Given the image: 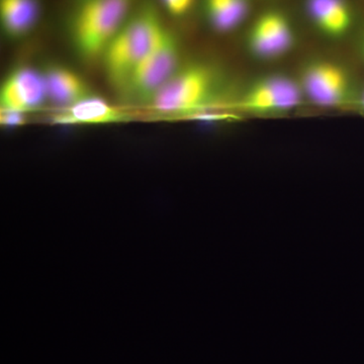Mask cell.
Masks as SVG:
<instances>
[{"mask_svg":"<svg viewBox=\"0 0 364 364\" xmlns=\"http://www.w3.org/2000/svg\"><path fill=\"white\" fill-rule=\"evenodd\" d=\"M166 26L152 0L136 4L107 46L100 63L112 88L121 93Z\"/></svg>","mask_w":364,"mask_h":364,"instance_id":"cell-1","label":"cell"},{"mask_svg":"<svg viewBox=\"0 0 364 364\" xmlns=\"http://www.w3.org/2000/svg\"><path fill=\"white\" fill-rule=\"evenodd\" d=\"M135 4L136 0H79L68 23L76 56L85 63L100 62Z\"/></svg>","mask_w":364,"mask_h":364,"instance_id":"cell-2","label":"cell"},{"mask_svg":"<svg viewBox=\"0 0 364 364\" xmlns=\"http://www.w3.org/2000/svg\"><path fill=\"white\" fill-rule=\"evenodd\" d=\"M219 72L203 62L182 63L148 107L159 114L191 117L210 112L219 102Z\"/></svg>","mask_w":364,"mask_h":364,"instance_id":"cell-3","label":"cell"},{"mask_svg":"<svg viewBox=\"0 0 364 364\" xmlns=\"http://www.w3.org/2000/svg\"><path fill=\"white\" fill-rule=\"evenodd\" d=\"M182 64L179 41L168 28L146 54L121 95L135 104H150Z\"/></svg>","mask_w":364,"mask_h":364,"instance_id":"cell-4","label":"cell"},{"mask_svg":"<svg viewBox=\"0 0 364 364\" xmlns=\"http://www.w3.org/2000/svg\"><path fill=\"white\" fill-rule=\"evenodd\" d=\"M48 102L43 70L21 64L6 74L0 86V111L28 114Z\"/></svg>","mask_w":364,"mask_h":364,"instance_id":"cell-5","label":"cell"},{"mask_svg":"<svg viewBox=\"0 0 364 364\" xmlns=\"http://www.w3.org/2000/svg\"><path fill=\"white\" fill-rule=\"evenodd\" d=\"M301 85L284 76L273 75L256 81L244 93L238 107L254 114L291 111L301 104Z\"/></svg>","mask_w":364,"mask_h":364,"instance_id":"cell-6","label":"cell"},{"mask_svg":"<svg viewBox=\"0 0 364 364\" xmlns=\"http://www.w3.org/2000/svg\"><path fill=\"white\" fill-rule=\"evenodd\" d=\"M349 79L341 67L318 61L306 67L301 88L313 104L323 107H337L348 97Z\"/></svg>","mask_w":364,"mask_h":364,"instance_id":"cell-7","label":"cell"},{"mask_svg":"<svg viewBox=\"0 0 364 364\" xmlns=\"http://www.w3.org/2000/svg\"><path fill=\"white\" fill-rule=\"evenodd\" d=\"M294 44V33L286 16L267 13L254 23L248 37V46L255 56L273 59L286 54Z\"/></svg>","mask_w":364,"mask_h":364,"instance_id":"cell-8","label":"cell"},{"mask_svg":"<svg viewBox=\"0 0 364 364\" xmlns=\"http://www.w3.org/2000/svg\"><path fill=\"white\" fill-rule=\"evenodd\" d=\"M131 119L130 112L111 105L97 95L78 104L59 111L52 117L53 124L61 126L80 124H114L126 123Z\"/></svg>","mask_w":364,"mask_h":364,"instance_id":"cell-9","label":"cell"},{"mask_svg":"<svg viewBox=\"0 0 364 364\" xmlns=\"http://www.w3.org/2000/svg\"><path fill=\"white\" fill-rule=\"evenodd\" d=\"M48 102L66 109L95 95V91L77 72L62 64L52 63L42 69Z\"/></svg>","mask_w":364,"mask_h":364,"instance_id":"cell-10","label":"cell"},{"mask_svg":"<svg viewBox=\"0 0 364 364\" xmlns=\"http://www.w3.org/2000/svg\"><path fill=\"white\" fill-rule=\"evenodd\" d=\"M40 16V0H0V26L6 39L20 41L28 37Z\"/></svg>","mask_w":364,"mask_h":364,"instance_id":"cell-11","label":"cell"},{"mask_svg":"<svg viewBox=\"0 0 364 364\" xmlns=\"http://www.w3.org/2000/svg\"><path fill=\"white\" fill-rule=\"evenodd\" d=\"M308 11L316 26L330 37H341L350 28L352 14L345 0H309Z\"/></svg>","mask_w":364,"mask_h":364,"instance_id":"cell-12","label":"cell"},{"mask_svg":"<svg viewBox=\"0 0 364 364\" xmlns=\"http://www.w3.org/2000/svg\"><path fill=\"white\" fill-rule=\"evenodd\" d=\"M208 20L218 32H230L248 13L247 0H205Z\"/></svg>","mask_w":364,"mask_h":364,"instance_id":"cell-13","label":"cell"},{"mask_svg":"<svg viewBox=\"0 0 364 364\" xmlns=\"http://www.w3.org/2000/svg\"><path fill=\"white\" fill-rule=\"evenodd\" d=\"M163 9L176 18H181L191 11L195 0H159Z\"/></svg>","mask_w":364,"mask_h":364,"instance_id":"cell-14","label":"cell"},{"mask_svg":"<svg viewBox=\"0 0 364 364\" xmlns=\"http://www.w3.org/2000/svg\"><path fill=\"white\" fill-rule=\"evenodd\" d=\"M26 114L23 112L0 111V123L6 128H16L26 123Z\"/></svg>","mask_w":364,"mask_h":364,"instance_id":"cell-15","label":"cell"},{"mask_svg":"<svg viewBox=\"0 0 364 364\" xmlns=\"http://www.w3.org/2000/svg\"><path fill=\"white\" fill-rule=\"evenodd\" d=\"M360 105L361 107H363V109H364V92L363 97H361Z\"/></svg>","mask_w":364,"mask_h":364,"instance_id":"cell-16","label":"cell"}]
</instances>
